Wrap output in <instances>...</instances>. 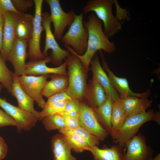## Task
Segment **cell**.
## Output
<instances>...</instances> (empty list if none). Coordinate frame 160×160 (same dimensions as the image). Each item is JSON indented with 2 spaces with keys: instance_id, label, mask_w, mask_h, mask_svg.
<instances>
[{
  "instance_id": "obj_1",
  "label": "cell",
  "mask_w": 160,
  "mask_h": 160,
  "mask_svg": "<svg viewBox=\"0 0 160 160\" xmlns=\"http://www.w3.org/2000/svg\"><path fill=\"white\" fill-rule=\"evenodd\" d=\"M83 24L88 33L87 47L85 53L79 55L71 47H65L68 51L80 59L88 71L90 61L97 51L103 50L105 52L111 54L115 51L116 47L114 43L110 41L105 34L101 21L94 12L88 16L87 20L83 21Z\"/></svg>"
},
{
  "instance_id": "obj_2",
  "label": "cell",
  "mask_w": 160,
  "mask_h": 160,
  "mask_svg": "<svg viewBox=\"0 0 160 160\" xmlns=\"http://www.w3.org/2000/svg\"><path fill=\"white\" fill-rule=\"evenodd\" d=\"M68 85L66 91L71 97L82 102L87 87V71L80 59L71 53L67 57Z\"/></svg>"
},
{
  "instance_id": "obj_3",
  "label": "cell",
  "mask_w": 160,
  "mask_h": 160,
  "mask_svg": "<svg viewBox=\"0 0 160 160\" xmlns=\"http://www.w3.org/2000/svg\"><path fill=\"white\" fill-rule=\"evenodd\" d=\"M113 0H91L88 1L84 7L83 12L87 14L94 12L103 23L104 32L108 38L113 36L121 29L122 24L112 12Z\"/></svg>"
},
{
  "instance_id": "obj_4",
  "label": "cell",
  "mask_w": 160,
  "mask_h": 160,
  "mask_svg": "<svg viewBox=\"0 0 160 160\" xmlns=\"http://www.w3.org/2000/svg\"><path fill=\"white\" fill-rule=\"evenodd\" d=\"M153 120L160 124V114L152 109L129 116L126 118L122 125L112 137L114 142L123 146L136 133L145 123Z\"/></svg>"
},
{
  "instance_id": "obj_5",
  "label": "cell",
  "mask_w": 160,
  "mask_h": 160,
  "mask_svg": "<svg viewBox=\"0 0 160 160\" xmlns=\"http://www.w3.org/2000/svg\"><path fill=\"white\" fill-rule=\"evenodd\" d=\"M83 12L75 14L73 21L68 30L63 36L61 41L65 46H68L78 55H82L86 51L88 45V33L83 24Z\"/></svg>"
},
{
  "instance_id": "obj_6",
  "label": "cell",
  "mask_w": 160,
  "mask_h": 160,
  "mask_svg": "<svg viewBox=\"0 0 160 160\" xmlns=\"http://www.w3.org/2000/svg\"><path fill=\"white\" fill-rule=\"evenodd\" d=\"M50 14L47 12L41 14V23L45 33V41L43 54L45 57L48 55V51L51 49L50 56V62L54 64L60 66L63 63V60L71 53L67 50L61 48L57 43L51 28Z\"/></svg>"
},
{
  "instance_id": "obj_7",
  "label": "cell",
  "mask_w": 160,
  "mask_h": 160,
  "mask_svg": "<svg viewBox=\"0 0 160 160\" xmlns=\"http://www.w3.org/2000/svg\"><path fill=\"white\" fill-rule=\"evenodd\" d=\"M35 12L33 28L31 38L28 43V56L30 61L39 60L45 57L40 48V39L44 30L41 23L42 7L43 0H34Z\"/></svg>"
},
{
  "instance_id": "obj_8",
  "label": "cell",
  "mask_w": 160,
  "mask_h": 160,
  "mask_svg": "<svg viewBox=\"0 0 160 160\" xmlns=\"http://www.w3.org/2000/svg\"><path fill=\"white\" fill-rule=\"evenodd\" d=\"M49 5L51 23L54 28V35L57 39L61 40L66 27L71 25L73 21L75 14L73 11L66 12L62 9L59 0H46Z\"/></svg>"
},
{
  "instance_id": "obj_9",
  "label": "cell",
  "mask_w": 160,
  "mask_h": 160,
  "mask_svg": "<svg viewBox=\"0 0 160 160\" xmlns=\"http://www.w3.org/2000/svg\"><path fill=\"white\" fill-rule=\"evenodd\" d=\"M49 76L23 74L18 77L19 83L25 92L42 109L45 107L46 102L43 98L42 91Z\"/></svg>"
},
{
  "instance_id": "obj_10",
  "label": "cell",
  "mask_w": 160,
  "mask_h": 160,
  "mask_svg": "<svg viewBox=\"0 0 160 160\" xmlns=\"http://www.w3.org/2000/svg\"><path fill=\"white\" fill-rule=\"evenodd\" d=\"M80 127L98 138L104 140L108 135V131L98 120L93 109L86 103L80 101L78 118Z\"/></svg>"
},
{
  "instance_id": "obj_11",
  "label": "cell",
  "mask_w": 160,
  "mask_h": 160,
  "mask_svg": "<svg viewBox=\"0 0 160 160\" xmlns=\"http://www.w3.org/2000/svg\"><path fill=\"white\" fill-rule=\"evenodd\" d=\"M0 107L17 122L20 131L22 129L30 130L38 120L33 114L11 104L0 97Z\"/></svg>"
},
{
  "instance_id": "obj_12",
  "label": "cell",
  "mask_w": 160,
  "mask_h": 160,
  "mask_svg": "<svg viewBox=\"0 0 160 160\" xmlns=\"http://www.w3.org/2000/svg\"><path fill=\"white\" fill-rule=\"evenodd\" d=\"M124 145L127 151L124 160H148L152 158V151L142 135H134Z\"/></svg>"
},
{
  "instance_id": "obj_13",
  "label": "cell",
  "mask_w": 160,
  "mask_h": 160,
  "mask_svg": "<svg viewBox=\"0 0 160 160\" xmlns=\"http://www.w3.org/2000/svg\"><path fill=\"white\" fill-rule=\"evenodd\" d=\"M102 63V68L107 74L110 82L120 96V98L134 96L141 98H147L151 93L149 90L140 93H135L129 88L128 81L125 78L117 76L110 69L105 60L101 50H100Z\"/></svg>"
},
{
  "instance_id": "obj_14",
  "label": "cell",
  "mask_w": 160,
  "mask_h": 160,
  "mask_svg": "<svg viewBox=\"0 0 160 160\" xmlns=\"http://www.w3.org/2000/svg\"><path fill=\"white\" fill-rule=\"evenodd\" d=\"M28 42L15 38L9 50L6 60L13 66L14 73L19 76L24 74L28 56Z\"/></svg>"
},
{
  "instance_id": "obj_15",
  "label": "cell",
  "mask_w": 160,
  "mask_h": 160,
  "mask_svg": "<svg viewBox=\"0 0 160 160\" xmlns=\"http://www.w3.org/2000/svg\"><path fill=\"white\" fill-rule=\"evenodd\" d=\"M50 62V59L49 56L45 57L42 59L30 61L26 63L23 74L39 76L58 74L68 75L66 70L67 67L66 60L61 65L55 68L49 67L47 65V63Z\"/></svg>"
},
{
  "instance_id": "obj_16",
  "label": "cell",
  "mask_w": 160,
  "mask_h": 160,
  "mask_svg": "<svg viewBox=\"0 0 160 160\" xmlns=\"http://www.w3.org/2000/svg\"><path fill=\"white\" fill-rule=\"evenodd\" d=\"M90 65L93 77L104 88L107 97L112 101L119 100L120 96L111 85L109 79L100 63L97 54L96 53L91 60Z\"/></svg>"
},
{
  "instance_id": "obj_17",
  "label": "cell",
  "mask_w": 160,
  "mask_h": 160,
  "mask_svg": "<svg viewBox=\"0 0 160 160\" xmlns=\"http://www.w3.org/2000/svg\"><path fill=\"white\" fill-rule=\"evenodd\" d=\"M16 14L8 12L2 15L4 20L3 43L0 52L1 57L5 61L15 38V23Z\"/></svg>"
},
{
  "instance_id": "obj_18",
  "label": "cell",
  "mask_w": 160,
  "mask_h": 160,
  "mask_svg": "<svg viewBox=\"0 0 160 160\" xmlns=\"http://www.w3.org/2000/svg\"><path fill=\"white\" fill-rule=\"evenodd\" d=\"M19 76L14 72L13 73V83L11 93L16 98L19 107L33 114L38 119L39 112L34 108V101L21 87L18 81Z\"/></svg>"
},
{
  "instance_id": "obj_19",
  "label": "cell",
  "mask_w": 160,
  "mask_h": 160,
  "mask_svg": "<svg viewBox=\"0 0 160 160\" xmlns=\"http://www.w3.org/2000/svg\"><path fill=\"white\" fill-rule=\"evenodd\" d=\"M53 160H76L71 153V147L62 134L54 135L51 140Z\"/></svg>"
},
{
  "instance_id": "obj_20",
  "label": "cell",
  "mask_w": 160,
  "mask_h": 160,
  "mask_svg": "<svg viewBox=\"0 0 160 160\" xmlns=\"http://www.w3.org/2000/svg\"><path fill=\"white\" fill-rule=\"evenodd\" d=\"M107 98L105 91L101 85L92 77L87 85L84 99L92 108L100 106Z\"/></svg>"
},
{
  "instance_id": "obj_21",
  "label": "cell",
  "mask_w": 160,
  "mask_h": 160,
  "mask_svg": "<svg viewBox=\"0 0 160 160\" xmlns=\"http://www.w3.org/2000/svg\"><path fill=\"white\" fill-rule=\"evenodd\" d=\"M119 101L124 109L125 119L126 117L146 111L151 106V100L147 98L128 97L120 98Z\"/></svg>"
},
{
  "instance_id": "obj_22",
  "label": "cell",
  "mask_w": 160,
  "mask_h": 160,
  "mask_svg": "<svg viewBox=\"0 0 160 160\" xmlns=\"http://www.w3.org/2000/svg\"><path fill=\"white\" fill-rule=\"evenodd\" d=\"M33 19L34 17L30 14H16L15 23V38L28 42L33 30Z\"/></svg>"
},
{
  "instance_id": "obj_23",
  "label": "cell",
  "mask_w": 160,
  "mask_h": 160,
  "mask_svg": "<svg viewBox=\"0 0 160 160\" xmlns=\"http://www.w3.org/2000/svg\"><path fill=\"white\" fill-rule=\"evenodd\" d=\"M42 91V95L47 98L57 93L66 92L68 85V75L51 74Z\"/></svg>"
},
{
  "instance_id": "obj_24",
  "label": "cell",
  "mask_w": 160,
  "mask_h": 160,
  "mask_svg": "<svg viewBox=\"0 0 160 160\" xmlns=\"http://www.w3.org/2000/svg\"><path fill=\"white\" fill-rule=\"evenodd\" d=\"M122 149V146L119 145L102 149L95 146L90 147L89 151L92 154L94 160H124Z\"/></svg>"
},
{
  "instance_id": "obj_25",
  "label": "cell",
  "mask_w": 160,
  "mask_h": 160,
  "mask_svg": "<svg viewBox=\"0 0 160 160\" xmlns=\"http://www.w3.org/2000/svg\"><path fill=\"white\" fill-rule=\"evenodd\" d=\"M113 101L107 97L104 103L99 107L92 108L100 124L110 134L111 128V118Z\"/></svg>"
},
{
  "instance_id": "obj_26",
  "label": "cell",
  "mask_w": 160,
  "mask_h": 160,
  "mask_svg": "<svg viewBox=\"0 0 160 160\" xmlns=\"http://www.w3.org/2000/svg\"><path fill=\"white\" fill-rule=\"evenodd\" d=\"M125 119L124 112L119 99L113 103L110 134L112 137L122 125Z\"/></svg>"
},
{
  "instance_id": "obj_27",
  "label": "cell",
  "mask_w": 160,
  "mask_h": 160,
  "mask_svg": "<svg viewBox=\"0 0 160 160\" xmlns=\"http://www.w3.org/2000/svg\"><path fill=\"white\" fill-rule=\"evenodd\" d=\"M59 132L63 135L73 134L81 136L86 141L90 147L97 146L99 144L100 140L98 138L81 127L74 129L65 128L59 130Z\"/></svg>"
},
{
  "instance_id": "obj_28",
  "label": "cell",
  "mask_w": 160,
  "mask_h": 160,
  "mask_svg": "<svg viewBox=\"0 0 160 160\" xmlns=\"http://www.w3.org/2000/svg\"><path fill=\"white\" fill-rule=\"evenodd\" d=\"M41 120L45 128L48 131L56 129L59 130L66 128L64 120L59 113H55L46 116Z\"/></svg>"
},
{
  "instance_id": "obj_29",
  "label": "cell",
  "mask_w": 160,
  "mask_h": 160,
  "mask_svg": "<svg viewBox=\"0 0 160 160\" xmlns=\"http://www.w3.org/2000/svg\"><path fill=\"white\" fill-rule=\"evenodd\" d=\"M4 60L0 55V83L11 93L13 83V72L7 67Z\"/></svg>"
},
{
  "instance_id": "obj_30",
  "label": "cell",
  "mask_w": 160,
  "mask_h": 160,
  "mask_svg": "<svg viewBox=\"0 0 160 160\" xmlns=\"http://www.w3.org/2000/svg\"><path fill=\"white\" fill-rule=\"evenodd\" d=\"M68 100L47 103L42 110L39 112L38 120H41L44 117L55 113L64 112Z\"/></svg>"
},
{
  "instance_id": "obj_31",
  "label": "cell",
  "mask_w": 160,
  "mask_h": 160,
  "mask_svg": "<svg viewBox=\"0 0 160 160\" xmlns=\"http://www.w3.org/2000/svg\"><path fill=\"white\" fill-rule=\"evenodd\" d=\"M71 145L72 149L77 153L89 151L90 147L86 141L81 136L73 134L63 135Z\"/></svg>"
},
{
  "instance_id": "obj_32",
  "label": "cell",
  "mask_w": 160,
  "mask_h": 160,
  "mask_svg": "<svg viewBox=\"0 0 160 160\" xmlns=\"http://www.w3.org/2000/svg\"><path fill=\"white\" fill-rule=\"evenodd\" d=\"M7 126H16L17 131L20 132L17 122L5 112L0 109V127Z\"/></svg>"
},
{
  "instance_id": "obj_33",
  "label": "cell",
  "mask_w": 160,
  "mask_h": 160,
  "mask_svg": "<svg viewBox=\"0 0 160 160\" xmlns=\"http://www.w3.org/2000/svg\"><path fill=\"white\" fill-rule=\"evenodd\" d=\"M16 10L21 13H24L33 4V0H11Z\"/></svg>"
},
{
  "instance_id": "obj_34",
  "label": "cell",
  "mask_w": 160,
  "mask_h": 160,
  "mask_svg": "<svg viewBox=\"0 0 160 160\" xmlns=\"http://www.w3.org/2000/svg\"><path fill=\"white\" fill-rule=\"evenodd\" d=\"M60 114L64 120L66 128L74 129L80 127L78 118L71 116L63 113Z\"/></svg>"
},
{
  "instance_id": "obj_35",
  "label": "cell",
  "mask_w": 160,
  "mask_h": 160,
  "mask_svg": "<svg viewBox=\"0 0 160 160\" xmlns=\"http://www.w3.org/2000/svg\"><path fill=\"white\" fill-rule=\"evenodd\" d=\"M11 12L16 14L22 13L18 12L14 7L11 0H0V13Z\"/></svg>"
},
{
  "instance_id": "obj_36",
  "label": "cell",
  "mask_w": 160,
  "mask_h": 160,
  "mask_svg": "<svg viewBox=\"0 0 160 160\" xmlns=\"http://www.w3.org/2000/svg\"><path fill=\"white\" fill-rule=\"evenodd\" d=\"M71 97L69 96L66 92H60L48 98L47 103L62 101L68 100Z\"/></svg>"
},
{
  "instance_id": "obj_37",
  "label": "cell",
  "mask_w": 160,
  "mask_h": 160,
  "mask_svg": "<svg viewBox=\"0 0 160 160\" xmlns=\"http://www.w3.org/2000/svg\"><path fill=\"white\" fill-rule=\"evenodd\" d=\"M7 152V145L3 138L0 136V160L5 158Z\"/></svg>"
},
{
  "instance_id": "obj_38",
  "label": "cell",
  "mask_w": 160,
  "mask_h": 160,
  "mask_svg": "<svg viewBox=\"0 0 160 160\" xmlns=\"http://www.w3.org/2000/svg\"><path fill=\"white\" fill-rule=\"evenodd\" d=\"M3 25L4 20L2 15L0 18V51L2 49L3 46Z\"/></svg>"
},
{
  "instance_id": "obj_39",
  "label": "cell",
  "mask_w": 160,
  "mask_h": 160,
  "mask_svg": "<svg viewBox=\"0 0 160 160\" xmlns=\"http://www.w3.org/2000/svg\"><path fill=\"white\" fill-rule=\"evenodd\" d=\"M152 160H160V154H158Z\"/></svg>"
},
{
  "instance_id": "obj_40",
  "label": "cell",
  "mask_w": 160,
  "mask_h": 160,
  "mask_svg": "<svg viewBox=\"0 0 160 160\" xmlns=\"http://www.w3.org/2000/svg\"><path fill=\"white\" fill-rule=\"evenodd\" d=\"M3 87L2 85L1 84H0V92H1L2 90Z\"/></svg>"
},
{
  "instance_id": "obj_41",
  "label": "cell",
  "mask_w": 160,
  "mask_h": 160,
  "mask_svg": "<svg viewBox=\"0 0 160 160\" xmlns=\"http://www.w3.org/2000/svg\"><path fill=\"white\" fill-rule=\"evenodd\" d=\"M152 159H152V158H150V159H149V160H152Z\"/></svg>"
},
{
  "instance_id": "obj_42",
  "label": "cell",
  "mask_w": 160,
  "mask_h": 160,
  "mask_svg": "<svg viewBox=\"0 0 160 160\" xmlns=\"http://www.w3.org/2000/svg\"><path fill=\"white\" fill-rule=\"evenodd\" d=\"M2 15L0 13V18L2 16Z\"/></svg>"
}]
</instances>
